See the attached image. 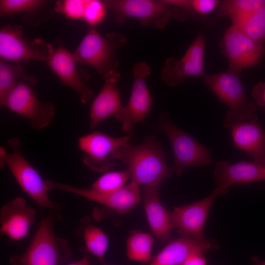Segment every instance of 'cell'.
Wrapping results in <instances>:
<instances>
[{
  "label": "cell",
  "mask_w": 265,
  "mask_h": 265,
  "mask_svg": "<svg viewBox=\"0 0 265 265\" xmlns=\"http://www.w3.org/2000/svg\"><path fill=\"white\" fill-rule=\"evenodd\" d=\"M115 159L126 164L131 181L143 186L161 185L164 179L172 176L173 170L167 163L168 156L157 137L146 136L141 144H125L114 154Z\"/></svg>",
  "instance_id": "cell-1"
},
{
  "label": "cell",
  "mask_w": 265,
  "mask_h": 265,
  "mask_svg": "<svg viewBox=\"0 0 265 265\" xmlns=\"http://www.w3.org/2000/svg\"><path fill=\"white\" fill-rule=\"evenodd\" d=\"M53 220L50 214L41 221L25 252L10 257V265H60L70 260L69 243L55 235Z\"/></svg>",
  "instance_id": "cell-2"
},
{
  "label": "cell",
  "mask_w": 265,
  "mask_h": 265,
  "mask_svg": "<svg viewBox=\"0 0 265 265\" xmlns=\"http://www.w3.org/2000/svg\"><path fill=\"white\" fill-rule=\"evenodd\" d=\"M11 151L3 146L0 148V165L6 166L23 190L39 206L51 211L56 208L49 198L51 191L46 180H43L38 171L23 156L21 142L17 136H13L7 141Z\"/></svg>",
  "instance_id": "cell-3"
},
{
  "label": "cell",
  "mask_w": 265,
  "mask_h": 265,
  "mask_svg": "<svg viewBox=\"0 0 265 265\" xmlns=\"http://www.w3.org/2000/svg\"><path fill=\"white\" fill-rule=\"evenodd\" d=\"M238 75L227 71L202 78L205 83L219 99L229 108L224 122V127L233 126L246 120H257L256 107L246 98Z\"/></svg>",
  "instance_id": "cell-4"
},
{
  "label": "cell",
  "mask_w": 265,
  "mask_h": 265,
  "mask_svg": "<svg viewBox=\"0 0 265 265\" xmlns=\"http://www.w3.org/2000/svg\"><path fill=\"white\" fill-rule=\"evenodd\" d=\"M127 42L122 33L109 32L103 36L94 27H89L73 53L77 62L91 66L104 76L116 70V55Z\"/></svg>",
  "instance_id": "cell-5"
},
{
  "label": "cell",
  "mask_w": 265,
  "mask_h": 265,
  "mask_svg": "<svg viewBox=\"0 0 265 265\" xmlns=\"http://www.w3.org/2000/svg\"><path fill=\"white\" fill-rule=\"evenodd\" d=\"M159 124L173 150L174 161L172 169L177 176H180L187 168L208 166L212 162L210 150L173 124L164 114L160 115Z\"/></svg>",
  "instance_id": "cell-6"
},
{
  "label": "cell",
  "mask_w": 265,
  "mask_h": 265,
  "mask_svg": "<svg viewBox=\"0 0 265 265\" xmlns=\"http://www.w3.org/2000/svg\"><path fill=\"white\" fill-rule=\"evenodd\" d=\"M107 10L114 15L116 23L121 25L128 18L137 19L143 26H154L162 29L173 16L168 0H105Z\"/></svg>",
  "instance_id": "cell-7"
},
{
  "label": "cell",
  "mask_w": 265,
  "mask_h": 265,
  "mask_svg": "<svg viewBox=\"0 0 265 265\" xmlns=\"http://www.w3.org/2000/svg\"><path fill=\"white\" fill-rule=\"evenodd\" d=\"M23 29L21 26L12 25H4L0 28V60L16 64L31 60L46 62L53 46L39 38L24 37Z\"/></svg>",
  "instance_id": "cell-8"
},
{
  "label": "cell",
  "mask_w": 265,
  "mask_h": 265,
  "mask_svg": "<svg viewBox=\"0 0 265 265\" xmlns=\"http://www.w3.org/2000/svg\"><path fill=\"white\" fill-rule=\"evenodd\" d=\"M35 84L21 80L7 97L3 105L26 119L35 130L42 129L53 121L55 108L50 102L42 103L37 98Z\"/></svg>",
  "instance_id": "cell-9"
},
{
  "label": "cell",
  "mask_w": 265,
  "mask_h": 265,
  "mask_svg": "<svg viewBox=\"0 0 265 265\" xmlns=\"http://www.w3.org/2000/svg\"><path fill=\"white\" fill-rule=\"evenodd\" d=\"M133 136L130 132L123 136L113 137L96 131L80 137L78 146L83 153V163L96 172L109 171L114 166L117 149L129 143Z\"/></svg>",
  "instance_id": "cell-10"
},
{
  "label": "cell",
  "mask_w": 265,
  "mask_h": 265,
  "mask_svg": "<svg viewBox=\"0 0 265 265\" xmlns=\"http://www.w3.org/2000/svg\"><path fill=\"white\" fill-rule=\"evenodd\" d=\"M151 72V68L145 61L137 62L133 65V80L129 100L114 115L116 120L122 122L125 132L130 133L133 125L144 121L151 110L153 100L146 83Z\"/></svg>",
  "instance_id": "cell-11"
},
{
  "label": "cell",
  "mask_w": 265,
  "mask_h": 265,
  "mask_svg": "<svg viewBox=\"0 0 265 265\" xmlns=\"http://www.w3.org/2000/svg\"><path fill=\"white\" fill-rule=\"evenodd\" d=\"M51 190L57 189L93 201L123 215L131 212L142 200L140 186L130 181L120 190L109 193H100L88 188L75 187L67 184L47 180Z\"/></svg>",
  "instance_id": "cell-12"
},
{
  "label": "cell",
  "mask_w": 265,
  "mask_h": 265,
  "mask_svg": "<svg viewBox=\"0 0 265 265\" xmlns=\"http://www.w3.org/2000/svg\"><path fill=\"white\" fill-rule=\"evenodd\" d=\"M221 47L228 60V71L238 76L243 69L256 64L264 52L263 44L249 38L234 25L226 31Z\"/></svg>",
  "instance_id": "cell-13"
},
{
  "label": "cell",
  "mask_w": 265,
  "mask_h": 265,
  "mask_svg": "<svg viewBox=\"0 0 265 265\" xmlns=\"http://www.w3.org/2000/svg\"><path fill=\"white\" fill-rule=\"evenodd\" d=\"M206 40L203 33H199L180 59L168 58L164 62L161 77L168 86L182 84L189 76L203 78Z\"/></svg>",
  "instance_id": "cell-14"
},
{
  "label": "cell",
  "mask_w": 265,
  "mask_h": 265,
  "mask_svg": "<svg viewBox=\"0 0 265 265\" xmlns=\"http://www.w3.org/2000/svg\"><path fill=\"white\" fill-rule=\"evenodd\" d=\"M74 53L62 45L53 48L46 63L58 77L62 84L73 89L83 104H87L94 96L93 90L86 85L88 74L80 73L77 68Z\"/></svg>",
  "instance_id": "cell-15"
},
{
  "label": "cell",
  "mask_w": 265,
  "mask_h": 265,
  "mask_svg": "<svg viewBox=\"0 0 265 265\" xmlns=\"http://www.w3.org/2000/svg\"><path fill=\"white\" fill-rule=\"evenodd\" d=\"M228 190L217 187L212 193L194 203L174 208L171 212L173 228L181 235L204 239V227L209 212L217 196L226 194Z\"/></svg>",
  "instance_id": "cell-16"
},
{
  "label": "cell",
  "mask_w": 265,
  "mask_h": 265,
  "mask_svg": "<svg viewBox=\"0 0 265 265\" xmlns=\"http://www.w3.org/2000/svg\"><path fill=\"white\" fill-rule=\"evenodd\" d=\"M36 210L26 199L17 196L6 203L0 210V233L12 240L24 239L35 220Z\"/></svg>",
  "instance_id": "cell-17"
},
{
  "label": "cell",
  "mask_w": 265,
  "mask_h": 265,
  "mask_svg": "<svg viewBox=\"0 0 265 265\" xmlns=\"http://www.w3.org/2000/svg\"><path fill=\"white\" fill-rule=\"evenodd\" d=\"M104 85L94 99L90 109L89 126L94 129L102 121L117 113L122 108L116 83L120 78L116 70H111L103 76Z\"/></svg>",
  "instance_id": "cell-18"
},
{
  "label": "cell",
  "mask_w": 265,
  "mask_h": 265,
  "mask_svg": "<svg viewBox=\"0 0 265 265\" xmlns=\"http://www.w3.org/2000/svg\"><path fill=\"white\" fill-rule=\"evenodd\" d=\"M213 241L198 239L181 235L171 240L157 254L153 256L149 265H181L190 255L197 252L205 253L211 249L217 248Z\"/></svg>",
  "instance_id": "cell-19"
},
{
  "label": "cell",
  "mask_w": 265,
  "mask_h": 265,
  "mask_svg": "<svg viewBox=\"0 0 265 265\" xmlns=\"http://www.w3.org/2000/svg\"><path fill=\"white\" fill-rule=\"evenodd\" d=\"M217 187L227 190L236 184H245L265 180V167L259 163L241 160L234 164L219 161L213 172Z\"/></svg>",
  "instance_id": "cell-20"
},
{
  "label": "cell",
  "mask_w": 265,
  "mask_h": 265,
  "mask_svg": "<svg viewBox=\"0 0 265 265\" xmlns=\"http://www.w3.org/2000/svg\"><path fill=\"white\" fill-rule=\"evenodd\" d=\"M161 186H143L142 200L152 233L161 241H166L170 238L174 228L171 212L165 208L159 198Z\"/></svg>",
  "instance_id": "cell-21"
},
{
  "label": "cell",
  "mask_w": 265,
  "mask_h": 265,
  "mask_svg": "<svg viewBox=\"0 0 265 265\" xmlns=\"http://www.w3.org/2000/svg\"><path fill=\"white\" fill-rule=\"evenodd\" d=\"M55 3L48 0H0V15L5 17L22 13L25 24L37 26L53 16Z\"/></svg>",
  "instance_id": "cell-22"
},
{
  "label": "cell",
  "mask_w": 265,
  "mask_h": 265,
  "mask_svg": "<svg viewBox=\"0 0 265 265\" xmlns=\"http://www.w3.org/2000/svg\"><path fill=\"white\" fill-rule=\"evenodd\" d=\"M231 129L235 145L265 167V131L255 121L242 122Z\"/></svg>",
  "instance_id": "cell-23"
},
{
  "label": "cell",
  "mask_w": 265,
  "mask_h": 265,
  "mask_svg": "<svg viewBox=\"0 0 265 265\" xmlns=\"http://www.w3.org/2000/svg\"><path fill=\"white\" fill-rule=\"evenodd\" d=\"M23 80L36 83V80L21 64L13 65L0 60V104L5 102L18 82Z\"/></svg>",
  "instance_id": "cell-24"
},
{
  "label": "cell",
  "mask_w": 265,
  "mask_h": 265,
  "mask_svg": "<svg viewBox=\"0 0 265 265\" xmlns=\"http://www.w3.org/2000/svg\"><path fill=\"white\" fill-rule=\"evenodd\" d=\"M172 4L173 16L178 20H186L212 12L220 3L217 0H169Z\"/></svg>",
  "instance_id": "cell-25"
},
{
  "label": "cell",
  "mask_w": 265,
  "mask_h": 265,
  "mask_svg": "<svg viewBox=\"0 0 265 265\" xmlns=\"http://www.w3.org/2000/svg\"><path fill=\"white\" fill-rule=\"evenodd\" d=\"M154 238L149 233L139 230L131 233L127 241V255L131 260L150 263L152 256Z\"/></svg>",
  "instance_id": "cell-26"
},
{
  "label": "cell",
  "mask_w": 265,
  "mask_h": 265,
  "mask_svg": "<svg viewBox=\"0 0 265 265\" xmlns=\"http://www.w3.org/2000/svg\"><path fill=\"white\" fill-rule=\"evenodd\" d=\"M79 230L81 232L85 248L87 252L97 258L103 264L108 247V238L106 234L99 227L87 222Z\"/></svg>",
  "instance_id": "cell-27"
},
{
  "label": "cell",
  "mask_w": 265,
  "mask_h": 265,
  "mask_svg": "<svg viewBox=\"0 0 265 265\" xmlns=\"http://www.w3.org/2000/svg\"><path fill=\"white\" fill-rule=\"evenodd\" d=\"M265 6L264 0H228L220 5L219 13L227 16L232 25H237Z\"/></svg>",
  "instance_id": "cell-28"
},
{
  "label": "cell",
  "mask_w": 265,
  "mask_h": 265,
  "mask_svg": "<svg viewBox=\"0 0 265 265\" xmlns=\"http://www.w3.org/2000/svg\"><path fill=\"white\" fill-rule=\"evenodd\" d=\"M131 177L128 169L124 171H108L97 179L89 188L100 193H109L125 186Z\"/></svg>",
  "instance_id": "cell-29"
},
{
  "label": "cell",
  "mask_w": 265,
  "mask_h": 265,
  "mask_svg": "<svg viewBox=\"0 0 265 265\" xmlns=\"http://www.w3.org/2000/svg\"><path fill=\"white\" fill-rule=\"evenodd\" d=\"M245 35L263 44L265 42V6L254 12L237 25Z\"/></svg>",
  "instance_id": "cell-30"
},
{
  "label": "cell",
  "mask_w": 265,
  "mask_h": 265,
  "mask_svg": "<svg viewBox=\"0 0 265 265\" xmlns=\"http://www.w3.org/2000/svg\"><path fill=\"white\" fill-rule=\"evenodd\" d=\"M87 0H64L55 1L54 10L68 19L80 20L84 18Z\"/></svg>",
  "instance_id": "cell-31"
},
{
  "label": "cell",
  "mask_w": 265,
  "mask_h": 265,
  "mask_svg": "<svg viewBox=\"0 0 265 265\" xmlns=\"http://www.w3.org/2000/svg\"><path fill=\"white\" fill-rule=\"evenodd\" d=\"M107 10L102 0H87L83 20L89 27H93L103 21Z\"/></svg>",
  "instance_id": "cell-32"
},
{
  "label": "cell",
  "mask_w": 265,
  "mask_h": 265,
  "mask_svg": "<svg viewBox=\"0 0 265 265\" xmlns=\"http://www.w3.org/2000/svg\"><path fill=\"white\" fill-rule=\"evenodd\" d=\"M251 94L256 103L265 106V82L260 81L252 90Z\"/></svg>",
  "instance_id": "cell-33"
},
{
  "label": "cell",
  "mask_w": 265,
  "mask_h": 265,
  "mask_svg": "<svg viewBox=\"0 0 265 265\" xmlns=\"http://www.w3.org/2000/svg\"><path fill=\"white\" fill-rule=\"evenodd\" d=\"M181 265H207L204 253L197 252L190 255Z\"/></svg>",
  "instance_id": "cell-34"
},
{
  "label": "cell",
  "mask_w": 265,
  "mask_h": 265,
  "mask_svg": "<svg viewBox=\"0 0 265 265\" xmlns=\"http://www.w3.org/2000/svg\"><path fill=\"white\" fill-rule=\"evenodd\" d=\"M65 265H90L88 256H86L75 262Z\"/></svg>",
  "instance_id": "cell-35"
},
{
  "label": "cell",
  "mask_w": 265,
  "mask_h": 265,
  "mask_svg": "<svg viewBox=\"0 0 265 265\" xmlns=\"http://www.w3.org/2000/svg\"><path fill=\"white\" fill-rule=\"evenodd\" d=\"M253 262V265H265V261H261L257 256H253L251 257Z\"/></svg>",
  "instance_id": "cell-36"
}]
</instances>
